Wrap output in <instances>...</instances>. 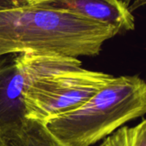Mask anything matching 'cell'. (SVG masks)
I'll return each instance as SVG.
<instances>
[{
  "mask_svg": "<svg viewBox=\"0 0 146 146\" xmlns=\"http://www.w3.org/2000/svg\"><path fill=\"white\" fill-rule=\"evenodd\" d=\"M114 77L80 67L36 79L24 95L26 118L44 124L53 116L80 107Z\"/></svg>",
  "mask_w": 146,
  "mask_h": 146,
  "instance_id": "4",
  "label": "cell"
},
{
  "mask_svg": "<svg viewBox=\"0 0 146 146\" xmlns=\"http://www.w3.org/2000/svg\"><path fill=\"white\" fill-rule=\"evenodd\" d=\"M30 4L69 12L112 26L120 33L135 27L134 15L121 0H31Z\"/></svg>",
  "mask_w": 146,
  "mask_h": 146,
  "instance_id": "5",
  "label": "cell"
},
{
  "mask_svg": "<svg viewBox=\"0 0 146 146\" xmlns=\"http://www.w3.org/2000/svg\"><path fill=\"white\" fill-rule=\"evenodd\" d=\"M121 1H122V2H124L127 5H128V6H129V3H130L133 0H121Z\"/></svg>",
  "mask_w": 146,
  "mask_h": 146,
  "instance_id": "9",
  "label": "cell"
},
{
  "mask_svg": "<svg viewBox=\"0 0 146 146\" xmlns=\"http://www.w3.org/2000/svg\"><path fill=\"white\" fill-rule=\"evenodd\" d=\"M9 146H64L44 127V124L27 121L17 133L4 138Z\"/></svg>",
  "mask_w": 146,
  "mask_h": 146,
  "instance_id": "6",
  "label": "cell"
},
{
  "mask_svg": "<svg viewBox=\"0 0 146 146\" xmlns=\"http://www.w3.org/2000/svg\"><path fill=\"white\" fill-rule=\"evenodd\" d=\"M30 2L31 0H0V11L27 6Z\"/></svg>",
  "mask_w": 146,
  "mask_h": 146,
  "instance_id": "8",
  "label": "cell"
},
{
  "mask_svg": "<svg viewBox=\"0 0 146 146\" xmlns=\"http://www.w3.org/2000/svg\"><path fill=\"white\" fill-rule=\"evenodd\" d=\"M146 112V84L138 75L114 77L80 107L47 120L64 146H92Z\"/></svg>",
  "mask_w": 146,
  "mask_h": 146,
  "instance_id": "2",
  "label": "cell"
},
{
  "mask_svg": "<svg viewBox=\"0 0 146 146\" xmlns=\"http://www.w3.org/2000/svg\"><path fill=\"white\" fill-rule=\"evenodd\" d=\"M119 33L69 12L29 4L0 11V56L20 52L95 56Z\"/></svg>",
  "mask_w": 146,
  "mask_h": 146,
  "instance_id": "1",
  "label": "cell"
},
{
  "mask_svg": "<svg viewBox=\"0 0 146 146\" xmlns=\"http://www.w3.org/2000/svg\"><path fill=\"white\" fill-rule=\"evenodd\" d=\"M98 146H146V121L135 126H123L101 141Z\"/></svg>",
  "mask_w": 146,
  "mask_h": 146,
  "instance_id": "7",
  "label": "cell"
},
{
  "mask_svg": "<svg viewBox=\"0 0 146 146\" xmlns=\"http://www.w3.org/2000/svg\"><path fill=\"white\" fill-rule=\"evenodd\" d=\"M76 57L39 54L11 53L0 56V136L19 133L27 122L24 95L36 79L54 73L78 68Z\"/></svg>",
  "mask_w": 146,
  "mask_h": 146,
  "instance_id": "3",
  "label": "cell"
}]
</instances>
